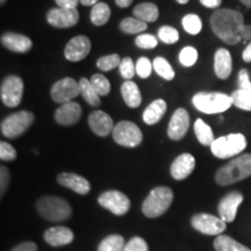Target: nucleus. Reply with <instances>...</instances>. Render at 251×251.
<instances>
[{
    "label": "nucleus",
    "instance_id": "nucleus-54",
    "mask_svg": "<svg viewBox=\"0 0 251 251\" xmlns=\"http://www.w3.org/2000/svg\"><path fill=\"white\" fill-rule=\"evenodd\" d=\"M240 1L242 2L244 6H247V7L251 8V0H240Z\"/></svg>",
    "mask_w": 251,
    "mask_h": 251
},
{
    "label": "nucleus",
    "instance_id": "nucleus-48",
    "mask_svg": "<svg viewBox=\"0 0 251 251\" xmlns=\"http://www.w3.org/2000/svg\"><path fill=\"white\" fill-rule=\"evenodd\" d=\"M55 2L58 5V7L76 8L79 4V0H55Z\"/></svg>",
    "mask_w": 251,
    "mask_h": 251
},
{
    "label": "nucleus",
    "instance_id": "nucleus-43",
    "mask_svg": "<svg viewBox=\"0 0 251 251\" xmlns=\"http://www.w3.org/2000/svg\"><path fill=\"white\" fill-rule=\"evenodd\" d=\"M17 158V150L11 144L1 141L0 142V159L5 162H12Z\"/></svg>",
    "mask_w": 251,
    "mask_h": 251
},
{
    "label": "nucleus",
    "instance_id": "nucleus-31",
    "mask_svg": "<svg viewBox=\"0 0 251 251\" xmlns=\"http://www.w3.org/2000/svg\"><path fill=\"white\" fill-rule=\"evenodd\" d=\"M125 246V238L121 235L113 234L100 242L98 251H124Z\"/></svg>",
    "mask_w": 251,
    "mask_h": 251
},
{
    "label": "nucleus",
    "instance_id": "nucleus-36",
    "mask_svg": "<svg viewBox=\"0 0 251 251\" xmlns=\"http://www.w3.org/2000/svg\"><path fill=\"white\" fill-rule=\"evenodd\" d=\"M90 80L100 97L107 96V94L111 92V83H109V80L103 76V75L101 74L93 75Z\"/></svg>",
    "mask_w": 251,
    "mask_h": 251
},
{
    "label": "nucleus",
    "instance_id": "nucleus-56",
    "mask_svg": "<svg viewBox=\"0 0 251 251\" xmlns=\"http://www.w3.org/2000/svg\"><path fill=\"white\" fill-rule=\"evenodd\" d=\"M6 1H7V0H0V4H1V5H4Z\"/></svg>",
    "mask_w": 251,
    "mask_h": 251
},
{
    "label": "nucleus",
    "instance_id": "nucleus-19",
    "mask_svg": "<svg viewBox=\"0 0 251 251\" xmlns=\"http://www.w3.org/2000/svg\"><path fill=\"white\" fill-rule=\"evenodd\" d=\"M196 168V158L191 153H181L172 162L170 174L176 180H183L192 174Z\"/></svg>",
    "mask_w": 251,
    "mask_h": 251
},
{
    "label": "nucleus",
    "instance_id": "nucleus-49",
    "mask_svg": "<svg viewBox=\"0 0 251 251\" xmlns=\"http://www.w3.org/2000/svg\"><path fill=\"white\" fill-rule=\"evenodd\" d=\"M199 1L207 8H218L221 5L222 0H199Z\"/></svg>",
    "mask_w": 251,
    "mask_h": 251
},
{
    "label": "nucleus",
    "instance_id": "nucleus-23",
    "mask_svg": "<svg viewBox=\"0 0 251 251\" xmlns=\"http://www.w3.org/2000/svg\"><path fill=\"white\" fill-rule=\"evenodd\" d=\"M233 70V59L227 49L220 48L214 56V72L220 79H227Z\"/></svg>",
    "mask_w": 251,
    "mask_h": 251
},
{
    "label": "nucleus",
    "instance_id": "nucleus-40",
    "mask_svg": "<svg viewBox=\"0 0 251 251\" xmlns=\"http://www.w3.org/2000/svg\"><path fill=\"white\" fill-rule=\"evenodd\" d=\"M119 70H120L121 76L126 80H130L135 76V72H136V64H134L133 59L130 57H125L121 61L120 65H119Z\"/></svg>",
    "mask_w": 251,
    "mask_h": 251
},
{
    "label": "nucleus",
    "instance_id": "nucleus-2",
    "mask_svg": "<svg viewBox=\"0 0 251 251\" xmlns=\"http://www.w3.org/2000/svg\"><path fill=\"white\" fill-rule=\"evenodd\" d=\"M251 176V153L235 157L227 164L220 168L215 175V181L221 186H227L247 179Z\"/></svg>",
    "mask_w": 251,
    "mask_h": 251
},
{
    "label": "nucleus",
    "instance_id": "nucleus-16",
    "mask_svg": "<svg viewBox=\"0 0 251 251\" xmlns=\"http://www.w3.org/2000/svg\"><path fill=\"white\" fill-rule=\"evenodd\" d=\"M91 51V41L87 36H75L67 43L64 56L70 62H79L84 59Z\"/></svg>",
    "mask_w": 251,
    "mask_h": 251
},
{
    "label": "nucleus",
    "instance_id": "nucleus-55",
    "mask_svg": "<svg viewBox=\"0 0 251 251\" xmlns=\"http://www.w3.org/2000/svg\"><path fill=\"white\" fill-rule=\"evenodd\" d=\"M176 1H177L178 4L185 5V4H187V2H188V0H176Z\"/></svg>",
    "mask_w": 251,
    "mask_h": 251
},
{
    "label": "nucleus",
    "instance_id": "nucleus-44",
    "mask_svg": "<svg viewBox=\"0 0 251 251\" xmlns=\"http://www.w3.org/2000/svg\"><path fill=\"white\" fill-rule=\"evenodd\" d=\"M148 244L142 237L135 236L131 237L128 243L125 246L124 251H148Z\"/></svg>",
    "mask_w": 251,
    "mask_h": 251
},
{
    "label": "nucleus",
    "instance_id": "nucleus-34",
    "mask_svg": "<svg viewBox=\"0 0 251 251\" xmlns=\"http://www.w3.org/2000/svg\"><path fill=\"white\" fill-rule=\"evenodd\" d=\"M181 25L185 31L191 35H197L202 29V21L197 14H186L181 20Z\"/></svg>",
    "mask_w": 251,
    "mask_h": 251
},
{
    "label": "nucleus",
    "instance_id": "nucleus-37",
    "mask_svg": "<svg viewBox=\"0 0 251 251\" xmlns=\"http://www.w3.org/2000/svg\"><path fill=\"white\" fill-rule=\"evenodd\" d=\"M122 59L118 54H111L100 57L97 61V67L101 71H111L120 65Z\"/></svg>",
    "mask_w": 251,
    "mask_h": 251
},
{
    "label": "nucleus",
    "instance_id": "nucleus-42",
    "mask_svg": "<svg viewBox=\"0 0 251 251\" xmlns=\"http://www.w3.org/2000/svg\"><path fill=\"white\" fill-rule=\"evenodd\" d=\"M135 45L141 49H153L156 48L158 42L157 39L151 34H141L135 39Z\"/></svg>",
    "mask_w": 251,
    "mask_h": 251
},
{
    "label": "nucleus",
    "instance_id": "nucleus-5",
    "mask_svg": "<svg viewBox=\"0 0 251 251\" xmlns=\"http://www.w3.org/2000/svg\"><path fill=\"white\" fill-rule=\"evenodd\" d=\"M193 106L205 114H219L230 108L231 97L220 92H199L193 97Z\"/></svg>",
    "mask_w": 251,
    "mask_h": 251
},
{
    "label": "nucleus",
    "instance_id": "nucleus-35",
    "mask_svg": "<svg viewBox=\"0 0 251 251\" xmlns=\"http://www.w3.org/2000/svg\"><path fill=\"white\" fill-rule=\"evenodd\" d=\"M231 101L233 105L243 111L251 112V93L243 90H236L231 94Z\"/></svg>",
    "mask_w": 251,
    "mask_h": 251
},
{
    "label": "nucleus",
    "instance_id": "nucleus-18",
    "mask_svg": "<svg viewBox=\"0 0 251 251\" xmlns=\"http://www.w3.org/2000/svg\"><path fill=\"white\" fill-rule=\"evenodd\" d=\"M57 181L61 186L70 188V190L77 194H80V196H85L91 191V184L89 183V180L79 175L74 174V172L59 174Z\"/></svg>",
    "mask_w": 251,
    "mask_h": 251
},
{
    "label": "nucleus",
    "instance_id": "nucleus-26",
    "mask_svg": "<svg viewBox=\"0 0 251 251\" xmlns=\"http://www.w3.org/2000/svg\"><path fill=\"white\" fill-rule=\"evenodd\" d=\"M133 14L135 18L146 24L155 23L159 17V9L152 2H141V4L135 6Z\"/></svg>",
    "mask_w": 251,
    "mask_h": 251
},
{
    "label": "nucleus",
    "instance_id": "nucleus-7",
    "mask_svg": "<svg viewBox=\"0 0 251 251\" xmlns=\"http://www.w3.org/2000/svg\"><path fill=\"white\" fill-rule=\"evenodd\" d=\"M35 121V117L31 112L20 111L8 115L1 121L0 130L5 137L17 139L29 129V127Z\"/></svg>",
    "mask_w": 251,
    "mask_h": 251
},
{
    "label": "nucleus",
    "instance_id": "nucleus-52",
    "mask_svg": "<svg viewBox=\"0 0 251 251\" xmlns=\"http://www.w3.org/2000/svg\"><path fill=\"white\" fill-rule=\"evenodd\" d=\"M133 2V0H115V4H117L119 7L121 8H127L129 7Z\"/></svg>",
    "mask_w": 251,
    "mask_h": 251
},
{
    "label": "nucleus",
    "instance_id": "nucleus-30",
    "mask_svg": "<svg viewBox=\"0 0 251 251\" xmlns=\"http://www.w3.org/2000/svg\"><path fill=\"white\" fill-rule=\"evenodd\" d=\"M111 18V8L105 2H98L91 9V21L94 26H103Z\"/></svg>",
    "mask_w": 251,
    "mask_h": 251
},
{
    "label": "nucleus",
    "instance_id": "nucleus-39",
    "mask_svg": "<svg viewBox=\"0 0 251 251\" xmlns=\"http://www.w3.org/2000/svg\"><path fill=\"white\" fill-rule=\"evenodd\" d=\"M198 61V51L193 47H185L179 52V62L184 67H193Z\"/></svg>",
    "mask_w": 251,
    "mask_h": 251
},
{
    "label": "nucleus",
    "instance_id": "nucleus-8",
    "mask_svg": "<svg viewBox=\"0 0 251 251\" xmlns=\"http://www.w3.org/2000/svg\"><path fill=\"white\" fill-rule=\"evenodd\" d=\"M113 140L126 148H136L142 143L143 135L139 126L130 121H120L113 129Z\"/></svg>",
    "mask_w": 251,
    "mask_h": 251
},
{
    "label": "nucleus",
    "instance_id": "nucleus-3",
    "mask_svg": "<svg viewBox=\"0 0 251 251\" xmlns=\"http://www.w3.org/2000/svg\"><path fill=\"white\" fill-rule=\"evenodd\" d=\"M37 213L43 219L52 222L65 221L72 215V208L67 200L59 197L46 196L36 202Z\"/></svg>",
    "mask_w": 251,
    "mask_h": 251
},
{
    "label": "nucleus",
    "instance_id": "nucleus-12",
    "mask_svg": "<svg viewBox=\"0 0 251 251\" xmlns=\"http://www.w3.org/2000/svg\"><path fill=\"white\" fill-rule=\"evenodd\" d=\"M191 225L199 233L205 235H221L226 229V222L221 218L207 213H199L192 216Z\"/></svg>",
    "mask_w": 251,
    "mask_h": 251
},
{
    "label": "nucleus",
    "instance_id": "nucleus-32",
    "mask_svg": "<svg viewBox=\"0 0 251 251\" xmlns=\"http://www.w3.org/2000/svg\"><path fill=\"white\" fill-rule=\"evenodd\" d=\"M148 28V25L136 18H126L120 23V29L125 34H139Z\"/></svg>",
    "mask_w": 251,
    "mask_h": 251
},
{
    "label": "nucleus",
    "instance_id": "nucleus-20",
    "mask_svg": "<svg viewBox=\"0 0 251 251\" xmlns=\"http://www.w3.org/2000/svg\"><path fill=\"white\" fill-rule=\"evenodd\" d=\"M55 120L61 126H72L77 124L81 117V107L76 101L63 103L55 112Z\"/></svg>",
    "mask_w": 251,
    "mask_h": 251
},
{
    "label": "nucleus",
    "instance_id": "nucleus-33",
    "mask_svg": "<svg viewBox=\"0 0 251 251\" xmlns=\"http://www.w3.org/2000/svg\"><path fill=\"white\" fill-rule=\"evenodd\" d=\"M152 67L155 69L156 74L162 78H164L165 80H172L175 78V71L170 63L166 61L163 57H156L153 59Z\"/></svg>",
    "mask_w": 251,
    "mask_h": 251
},
{
    "label": "nucleus",
    "instance_id": "nucleus-51",
    "mask_svg": "<svg viewBox=\"0 0 251 251\" xmlns=\"http://www.w3.org/2000/svg\"><path fill=\"white\" fill-rule=\"evenodd\" d=\"M242 58L244 62L251 63V42L246 47V49H244V51L242 54Z\"/></svg>",
    "mask_w": 251,
    "mask_h": 251
},
{
    "label": "nucleus",
    "instance_id": "nucleus-45",
    "mask_svg": "<svg viewBox=\"0 0 251 251\" xmlns=\"http://www.w3.org/2000/svg\"><path fill=\"white\" fill-rule=\"evenodd\" d=\"M9 181H11V174H9V170L6 166L1 165V168H0V192H1V198L4 197L6 191H7Z\"/></svg>",
    "mask_w": 251,
    "mask_h": 251
},
{
    "label": "nucleus",
    "instance_id": "nucleus-17",
    "mask_svg": "<svg viewBox=\"0 0 251 251\" xmlns=\"http://www.w3.org/2000/svg\"><path fill=\"white\" fill-rule=\"evenodd\" d=\"M89 126L91 130L93 131L97 136L105 137L113 133L114 129V122L113 119L109 117L107 113L102 111H94L89 115Z\"/></svg>",
    "mask_w": 251,
    "mask_h": 251
},
{
    "label": "nucleus",
    "instance_id": "nucleus-6",
    "mask_svg": "<svg viewBox=\"0 0 251 251\" xmlns=\"http://www.w3.org/2000/svg\"><path fill=\"white\" fill-rule=\"evenodd\" d=\"M247 148V139L243 134H229L215 139L212 143V153L216 158H230Z\"/></svg>",
    "mask_w": 251,
    "mask_h": 251
},
{
    "label": "nucleus",
    "instance_id": "nucleus-13",
    "mask_svg": "<svg viewBox=\"0 0 251 251\" xmlns=\"http://www.w3.org/2000/svg\"><path fill=\"white\" fill-rule=\"evenodd\" d=\"M47 21L52 27L65 29V28L76 26L79 21V13H78L77 8H51L47 13Z\"/></svg>",
    "mask_w": 251,
    "mask_h": 251
},
{
    "label": "nucleus",
    "instance_id": "nucleus-15",
    "mask_svg": "<svg viewBox=\"0 0 251 251\" xmlns=\"http://www.w3.org/2000/svg\"><path fill=\"white\" fill-rule=\"evenodd\" d=\"M190 127V114L185 108H177L170 119L168 136L174 141H179L186 135Z\"/></svg>",
    "mask_w": 251,
    "mask_h": 251
},
{
    "label": "nucleus",
    "instance_id": "nucleus-50",
    "mask_svg": "<svg viewBox=\"0 0 251 251\" xmlns=\"http://www.w3.org/2000/svg\"><path fill=\"white\" fill-rule=\"evenodd\" d=\"M241 37H242L243 41L251 40V26H249V25H244L242 31H241Z\"/></svg>",
    "mask_w": 251,
    "mask_h": 251
},
{
    "label": "nucleus",
    "instance_id": "nucleus-24",
    "mask_svg": "<svg viewBox=\"0 0 251 251\" xmlns=\"http://www.w3.org/2000/svg\"><path fill=\"white\" fill-rule=\"evenodd\" d=\"M121 94L126 105L129 108H137L142 102V94L136 83L126 80L121 85Z\"/></svg>",
    "mask_w": 251,
    "mask_h": 251
},
{
    "label": "nucleus",
    "instance_id": "nucleus-29",
    "mask_svg": "<svg viewBox=\"0 0 251 251\" xmlns=\"http://www.w3.org/2000/svg\"><path fill=\"white\" fill-rule=\"evenodd\" d=\"M79 87L81 97L89 105L93 106V107H97V106L100 105V102H101L100 101V96L93 87L91 80L87 79V78H81L79 80Z\"/></svg>",
    "mask_w": 251,
    "mask_h": 251
},
{
    "label": "nucleus",
    "instance_id": "nucleus-14",
    "mask_svg": "<svg viewBox=\"0 0 251 251\" xmlns=\"http://www.w3.org/2000/svg\"><path fill=\"white\" fill-rule=\"evenodd\" d=\"M243 202V194L238 191H233L229 192L227 196H225L220 200L218 211L219 215L226 224L233 222L236 218L237 209L241 203Z\"/></svg>",
    "mask_w": 251,
    "mask_h": 251
},
{
    "label": "nucleus",
    "instance_id": "nucleus-9",
    "mask_svg": "<svg viewBox=\"0 0 251 251\" xmlns=\"http://www.w3.org/2000/svg\"><path fill=\"white\" fill-rule=\"evenodd\" d=\"M24 80L19 76H7L0 86L1 102L7 107L14 108L20 105L24 96Z\"/></svg>",
    "mask_w": 251,
    "mask_h": 251
},
{
    "label": "nucleus",
    "instance_id": "nucleus-4",
    "mask_svg": "<svg viewBox=\"0 0 251 251\" xmlns=\"http://www.w3.org/2000/svg\"><path fill=\"white\" fill-rule=\"evenodd\" d=\"M174 201V192L170 187L158 186L150 191L142 203V213L147 218L155 219L164 214Z\"/></svg>",
    "mask_w": 251,
    "mask_h": 251
},
{
    "label": "nucleus",
    "instance_id": "nucleus-41",
    "mask_svg": "<svg viewBox=\"0 0 251 251\" xmlns=\"http://www.w3.org/2000/svg\"><path fill=\"white\" fill-rule=\"evenodd\" d=\"M152 72V63L150 62L149 58L140 57L136 62V74L141 78L150 77Z\"/></svg>",
    "mask_w": 251,
    "mask_h": 251
},
{
    "label": "nucleus",
    "instance_id": "nucleus-28",
    "mask_svg": "<svg viewBox=\"0 0 251 251\" xmlns=\"http://www.w3.org/2000/svg\"><path fill=\"white\" fill-rule=\"evenodd\" d=\"M194 133H196L197 140L199 141L202 146L211 147L212 143L214 142V134H213L212 128L206 124L201 119H198L194 122Z\"/></svg>",
    "mask_w": 251,
    "mask_h": 251
},
{
    "label": "nucleus",
    "instance_id": "nucleus-1",
    "mask_svg": "<svg viewBox=\"0 0 251 251\" xmlns=\"http://www.w3.org/2000/svg\"><path fill=\"white\" fill-rule=\"evenodd\" d=\"M211 28L213 33L227 45L234 46L242 41L241 31L244 27L243 14L229 8H219L212 14Z\"/></svg>",
    "mask_w": 251,
    "mask_h": 251
},
{
    "label": "nucleus",
    "instance_id": "nucleus-46",
    "mask_svg": "<svg viewBox=\"0 0 251 251\" xmlns=\"http://www.w3.org/2000/svg\"><path fill=\"white\" fill-rule=\"evenodd\" d=\"M238 86H240V90L247 91V92L251 93V81L249 72L246 69H242V70L238 72Z\"/></svg>",
    "mask_w": 251,
    "mask_h": 251
},
{
    "label": "nucleus",
    "instance_id": "nucleus-27",
    "mask_svg": "<svg viewBox=\"0 0 251 251\" xmlns=\"http://www.w3.org/2000/svg\"><path fill=\"white\" fill-rule=\"evenodd\" d=\"M214 248L216 251H251L250 248L238 243L228 235H219L214 240Z\"/></svg>",
    "mask_w": 251,
    "mask_h": 251
},
{
    "label": "nucleus",
    "instance_id": "nucleus-22",
    "mask_svg": "<svg viewBox=\"0 0 251 251\" xmlns=\"http://www.w3.org/2000/svg\"><path fill=\"white\" fill-rule=\"evenodd\" d=\"M45 241L51 247H64L74 241L75 235L70 228L57 226L47 229L43 234Z\"/></svg>",
    "mask_w": 251,
    "mask_h": 251
},
{
    "label": "nucleus",
    "instance_id": "nucleus-10",
    "mask_svg": "<svg viewBox=\"0 0 251 251\" xmlns=\"http://www.w3.org/2000/svg\"><path fill=\"white\" fill-rule=\"evenodd\" d=\"M99 205L107 209L114 215H125L130 209V200L120 191L111 190L100 194L98 198Z\"/></svg>",
    "mask_w": 251,
    "mask_h": 251
},
{
    "label": "nucleus",
    "instance_id": "nucleus-38",
    "mask_svg": "<svg viewBox=\"0 0 251 251\" xmlns=\"http://www.w3.org/2000/svg\"><path fill=\"white\" fill-rule=\"evenodd\" d=\"M158 39L166 45H174L179 40V33L174 27L163 26L158 29Z\"/></svg>",
    "mask_w": 251,
    "mask_h": 251
},
{
    "label": "nucleus",
    "instance_id": "nucleus-11",
    "mask_svg": "<svg viewBox=\"0 0 251 251\" xmlns=\"http://www.w3.org/2000/svg\"><path fill=\"white\" fill-rule=\"evenodd\" d=\"M80 87L79 83L71 77H65L56 81L50 90L51 99L57 103H67L72 101L76 97L79 96Z\"/></svg>",
    "mask_w": 251,
    "mask_h": 251
},
{
    "label": "nucleus",
    "instance_id": "nucleus-25",
    "mask_svg": "<svg viewBox=\"0 0 251 251\" xmlns=\"http://www.w3.org/2000/svg\"><path fill=\"white\" fill-rule=\"evenodd\" d=\"M166 108H168V106H166L164 100L156 99L143 112V121L149 126L156 125L157 122H159V120L164 117Z\"/></svg>",
    "mask_w": 251,
    "mask_h": 251
},
{
    "label": "nucleus",
    "instance_id": "nucleus-53",
    "mask_svg": "<svg viewBox=\"0 0 251 251\" xmlns=\"http://www.w3.org/2000/svg\"><path fill=\"white\" fill-rule=\"evenodd\" d=\"M79 2L84 6H94L98 4L99 0H79Z\"/></svg>",
    "mask_w": 251,
    "mask_h": 251
},
{
    "label": "nucleus",
    "instance_id": "nucleus-47",
    "mask_svg": "<svg viewBox=\"0 0 251 251\" xmlns=\"http://www.w3.org/2000/svg\"><path fill=\"white\" fill-rule=\"evenodd\" d=\"M11 251H37V246L34 242H24L18 244Z\"/></svg>",
    "mask_w": 251,
    "mask_h": 251
},
{
    "label": "nucleus",
    "instance_id": "nucleus-21",
    "mask_svg": "<svg viewBox=\"0 0 251 251\" xmlns=\"http://www.w3.org/2000/svg\"><path fill=\"white\" fill-rule=\"evenodd\" d=\"M1 45L8 50L18 54H26L33 47L29 37L18 33H5L1 35Z\"/></svg>",
    "mask_w": 251,
    "mask_h": 251
}]
</instances>
